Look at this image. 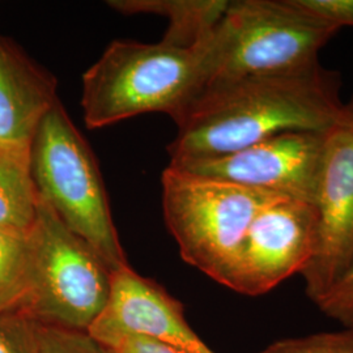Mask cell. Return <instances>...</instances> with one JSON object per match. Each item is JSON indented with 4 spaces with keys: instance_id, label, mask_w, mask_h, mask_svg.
I'll use <instances>...</instances> for the list:
<instances>
[{
    "instance_id": "obj_1",
    "label": "cell",
    "mask_w": 353,
    "mask_h": 353,
    "mask_svg": "<svg viewBox=\"0 0 353 353\" xmlns=\"http://www.w3.org/2000/svg\"><path fill=\"white\" fill-rule=\"evenodd\" d=\"M339 85L319 63L210 84L174 119L170 164L227 156L288 131L327 132L347 110Z\"/></svg>"
},
{
    "instance_id": "obj_2",
    "label": "cell",
    "mask_w": 353,
    "mask_h": 353,
    "mask_svg": "<svg viewBox=\"0 0 353 353\" xmlns=\"http://www.w3.org/2000/svg\"><path fill=\"white\" fill-rule=\"evenodd\" d=\"M203 87V42L179 49L114 41L83 76L84 121L92 130L156 112L174 121Z\"/></svg>"
},
{
    "instance_id": "obj_3",
    "label": "cell",
    "mask_w": 353,
    "mask_h": 353,
    "mask_svg": "<svg viewBox=\"0 0 353 353\" xmlns=\"http://www.w3.org/2000/svg\"><path fill=\"white\" fill-rule=\"evenodd\" d=\"M338 30L292 0L230 1L203 42L204 87L319 63V51Z\"/></svg>"
},
{
    "instance_id": "obj_4",
    "label": "cell",
    "mask_w": 353,
    "mask_h": 353,
    "mask_svg": "<svg viewBox=\"0 0 353 353\" xmlns=\"http://www.w3.org/2000/svg\"><path fill=\"white\" fill-rule=\"evenodd\" d=\"M161 181L165 223L182 259L225 287L255 216L268 204L290 198L173 165Z\"/></svg>"
},
{
    "instance_id": "obj_5",
    "label": "cell",
    "mask_w": 353,
    "mask_h": 353,
    "mask_svg": "<svg viewBox=\"0 0 353 353\" xmlns=\"http://www.w3.org/2000/svg\"><path fill=\"white\" fill-rule=\"evenodd\" d=\"M30 170L38 196L110 272L128 265L94 156L59 100L38 126Z\"/></svg>"
},
{
    "instance_id": "obj_6",
    "label": "cell",
    "mask_w": 353,
    "mask_h": 353,
    "mask_svg": "<svg viewBox=\"0 0 353 353\" xmlns=\"http://www.w3.org/2000/svg\"><path fill=\"white\" fill-rule=\"evenodd\" d=\"M30 242V292L23 313L38 323L88 331L108 303L110 270L39 196Z\"/></svg>"
},
{
    "instance_id": "obj_7",
    "label": "cell",
    "mask_w": 353,
    "mask_h": 353,
    "mask_svg": "<svg viewBox=\"0 0 353 353\" xmlns=\"http://www.w3.org/2000/svg\"><path fill=\"white\" fill-rule=\"evenodd\" d=\"M313 204L318 214L316 254L301 275L307 297L316 303L353 262V99L326 134Z\"/></svg>"
},
{
    "instance_id": "obj_8",
    "label": "cell",
    "mask_w": 353,
    "mask_h": 353,
    "mask_svg": "<svg viewBox=\"0 0 353 353\" xmlns=\"http://www.w3.org/2000/svg\"><path fill=\"white\" fill-rule=\"evenodd\" d=\"M318 214L313 203L281 198L252 220L228 288L259 296L301 274L314 256Z\"/></svg>"
},
{
    "instance_id": "obj_9",
    "label": "cell",
    "mask_w": 353,
    "mask_h": 353,
    "mask_svg": "<svg viewBox=\"0 0 353 353\" xmlns=\"http://www.w3.org/2000/svg\"><path fill=\"white\" fill-rule=\"evenodd\" d=\"M326 134L288 131L227 156L169 165L199 176L314 203Z\"/></svg>"
},
{
    "instance_id": "obj_10",
    "label": "cell",
    "mask_w": 353,
    "mask_h": 353,
    "mask_svg": "<svg viewBox=\"0 0 353 353\" xmlns=\"http://www.w3.org/2000/svg\"><path fill=\"white\" fill-rule=\"evenodd\" d=\"M159 341L176 353H214L190 327L181 303L130 265L110 275V293L93 322Z\"/></svg>"
},
{
    "instance_id": "obj_11",
    "label": "cell",
    "mask_w": 353,
    "mask_h": 353,
    "mask_svg": "<svg viewBox=\"0 0 353 353\" xmlns=\"http://www.w3.org/2000/svg\"><path fill=\"white\" fill-rule=\"evenodd\" d=\"M57 101L55 77L0 37V151L30 159L38 126Z\"/></svg>"
},
{
    "instance_id": "obj_12",
    "label": "cell",
    "mask_w": 353,
    "mask_h": 353,
    "mask_svg": "<svg viewBox=\"0 0 353 353\" xmlns=\"http://www.w3.org/2000/svg\"><path fill=\"white\" fill-rule=\"evenodd\" d=\"M227 0H114L108 4L123 13H157L169 19L161 43L191 49L212 34L227 12Z\"/></svg>"
},
{
    "instance_id": "obj_13",
    "label": "cell",
    "mask_w": 353,
    "mask_h": 353,
    "mask_svg": "<svg viewBox=\"0 0 353 353\" xmlns=\"http://www.w3.org/2000/svg\"><path fill=\"white\" fill-rule=\"evenodd\" d=\"M37 210L30 159L0 151V227L30 232Z\"/></svg>"
},
{
    "instance_id": "obj_14",
    "label": "cell",
    "mask_w": 353,
    "mask_h": 353,
    "mask_svg": "<svg viewBox=\"0 0 353 353\" xmlns=\"http://www.w3.org/2000/svg\"><path fill=\"white\" fill-rule=\"evenodd\" d=\"M30 279V232L0 227V313L24 312Z\"/></svg>"
},
{
    "instance_id": "obj_15",
    "label": "cell",
    "mask_w": 353,
    "mask_h": 353,
    "mask_svg": "<svg viewBox=\"0 0 353 353\" xmlns=\"http://www.w3.org/2000/svg\"><path fill=\"white\" fill-rule=\"evenodd\" d=\"M37 353H114L88 331L57 327L36 322Z\"/></svg>"
},
{
    "instance_id": "obj_16",
    "label": "cell",
    "mask_w": 353,
    "mask_h": 353,
    "mask_svg": "<svg viewBox=\"0 0 353 353\" xmlns=\"http://www.w3.org/2000/svg\"><path fill=\"white\" fill-rule=\"evenodd\" d=\"M258 353H353V328L276 341Z\"/></svg>"
},
{
    "instance_id": "obj_17",
    "label": "cell",
    "mask_w": 353,
    "mask_h": 353,
    "mask_svg": "<svg viewBox=\"0 0 353 353\" xmlns=\"http://www.w3.org/2000/svg\"><path fill=\"white\" fill-rule=\"evenodd\" d=\"M0 353H37L36 321L20 312L0 313Z\"/></svg>"
},
{
    "instance_id": "obj_18",
    "label": "cell",
    "mask_w": 353,
    "mask_h": 353,
    "mask_svg": "<svg viewBox=\"0 0 353 353\" xmlns=\"http://www.w3.org/2000/svg\"><path fill=\"white\" fill-rule=\"evenodd\" d=\"M88 334L114 353H176L159 341L97 323L88 328Z\"/></svg>"
},
{
    "instance_id": "obj_19",
    "label": "cell",
    "mask_w": 353,
    "mask_h": 353,
    "mask_svg": "<svg viewBox=\"0 0 353 353\" xmlns=\"http://www.w3.org/2000/svg\"><path fill=\"white\" fill-rule=\"evenodd\" d=\"M326 314L353 328V262L344 276L316 303Z\"/></svg>"
},
{
    "instance_id": "obj_20",
    "label": "cell",
    "mask_w": 353,
    "mask_h": 353,
    "mask_svg": "<svg viewBox=\"0 0 353 353\" xmlns=\"http://www.w3.org/2000/svg\"><path fill=\"white\" fill-rule=\"evenodd\" d=\"M299 8L328 24L353 28V0H292Z\"/></svg>"
}]
</instances>
